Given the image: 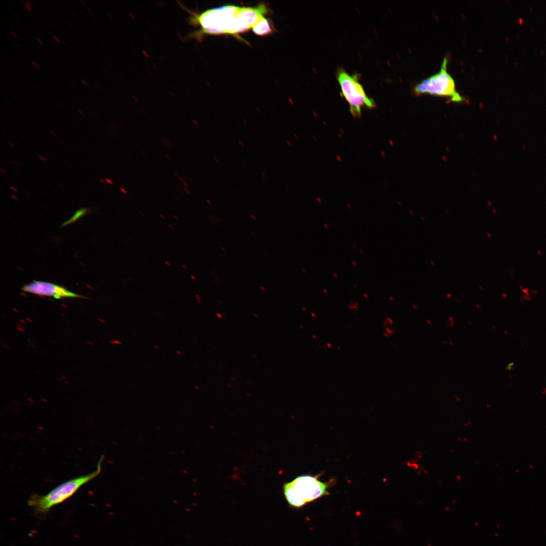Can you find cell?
Wrapping results in <instances>:
<instances>
[{
	"label": "cell",
	"instance_id": "1",
	"mask_svg": "<svg viewBox=\"0 0 546 546\" xmlns=\"http://www.w3.org/2000/svg\"><path fill=\"white\" fill-rule=\"evenodd\" d=\"M189 14L188 22L198 29L188 33L187 39L200 41L207 35L239 34L252 28L253 16L248 7L225 5L199 12L192 11L178 2Z\"/></svg>",
	"mask_w": 546,
	"mask_h": 546
},
{
	"label": "cell",
	"instance_id": "2",
	"mask_svg": "<svg viewBox=\"0 0 546 546\" xmlns=\"http://www.w3.org/2000/svg\"><path fill=\"white\" fill-rule=\"evenodd\" d=\"M102 461L103 457L99 461L96 470L89 474L65 481L46 494H32L28 500V505L38 513L48 512L53 507L70 498L84 484L97 477L101 471Z\"/></svg>",
	"mask_w": 546,
	"mask_h": 546
},
{
	"label": "cell",
	"instance_id": "3",
	"mask_svg": "<svg viewBox=\"0 0 546 546\" xmlns=\"http://www.w3.org/2000/svg\"><path fill=\"white\" fill-rule=\"evenodd\" d=\"M320 475L299 476L283 485L284 496L288 504L300 508L306 504L329 494L328 482L318 480Z\"/></svg>",
	"mask_w": 546,
	"mask_h": 546
},
{
	"label": "cell",
	"instance_id": "4",
	"mask_svg": "<svg viewBox=\"0 0 546 546\" xmlns=\"http://www.w3.org/2000/svg\"><path fill=\"white\" fill-rule=\"evenodd\" d=\"M447 58L445 57L440 70L416 84L413 89L414 93L417 95L427 94L446 97L452 102L464 101L465 98L457 90L454 80L447 71Z\"/></svg>",
	"mask_w": 546,
	"mask_h": 546
},
{
	"label": "cell",
	"instance_id": "5",
	"mask_svg": "<svg viewBox=\"0 0 546 546\" xmlns=\"http://www.w3.org/2000/svg\"><path fill=\"white\" fill-rule=\"evenodd\" d=\"M337 78L341 86V94L347 101L353 116L360 117L362 108L376 107L374 101L367 95L356 74L351 75L344 69H339Z\"/></svg>",
	"mask_w": 546,
	"mask_h": 546
},
{
	"label": "cell",
	"instance_id": "6",
	"mask_svg": "<svg viewBox=\"0 0 546 546\" xmlns=\"http://www.w3.org/2000/svg\"><path fill=\"white\" fill-rule=\"evenodd\" d=\"M21 290L34 294L53 297L56 299L63 298H85L72 292L65 288L50 282L33 281L23 286Z\"/></svg>",
	"mask_w": 546,
	"mask_h": 546
},
{
	"label": "cell",
	"instance_id": "7",
	"mask_svg": "<svg viewBox=\"0 0 546 546\" xmlns=\"http://www.w3.org/2000/svg\"><path fill=\"white\" fill-rule=\"evenodd\" d=\"M274 30L271 21L265 17L259 20L252 28L253 32L259 36L270 34Z\"/></svg>",
	"mask_w": 546,
	"mask_h": 546
},
{
	"label": "cell",
	"instance_id": "8",
	"mask_svg": "<svg viewBox=\"0 0 546 546\" xmlns=\"http://www.w3.org/2000/svg\"><path fill=\"white\" fill-rule=\"evenodd\" d=\"M31 5L30 2L27 1H26L25 2V8L28 11H29L30 12L31 11Z\"/></svg>",
	"mask_w": 546,
	"mask_h": 546
},
{
	"label": "cell",
	"instance_id": "9",
	"mask_svg": "<svg viewBox=\"0 0 546 546\" xmlns=\"http://www.w3.org/2000/svg\"><path fill=\"white\" fill-rule=\"evenodd\" d=\"M119 189H120V191H121V192H122V193H123V194H125V195H127V191H126V190L125 189H123V188H122V187H119Z\"/></svg>",
	"mask_w": 546,
	"mask_h": 546
},
{
	"label": "cell",
	"instance_id": "10",
	"mask_svg": "<svg viewBox=\"0 0 546 546\" xmlns=\"http://www.w3.org/2000/svg\"><path fill=\"white\" fill-rule=\"evenodd\" d=\"M238 143L242 147H245V145L243 141H242L241 140H239L238 141Z\"/></svg>",
	"mask_w": 546,
	"mask_h": 546
},
{
	"label": "cell",
	"instance_id": "11",
	"mask_svg": "<svg viewBox=\"0 0 546 546\" xmlns=\"http://www.w3.org/2000/svg\"><path fill=\"white\" fill-rule=\"evenodd\" d=\"M105 180H106V182L110 184V185H113L114 184L113 182L111 179H110L109 178H105Z\"/></svg>",
	"mask_w": 546,
	"mask_h": 546
},
{
	"label": "cell",
	"instance_id": "12",
	"mask_svg": "<svg viewBox=\"0 0 546 546\" xmlns=\"http://www.w3.org/2000/svg\"><path fill=\"white\" fill-rule=\"evenodd\" d=\"M213 160L217 163H220V160L216 157H213Z\"/></svg>",
	"mask_w": 546,
	"mask_h": 546
},
{
	"label": "cell",
	"instance_id": "13",
	"mask_svg": "<svg viewBox=\"0 0 546 546\" xmlns=\"http://www.w3.org/2000/svg\"><path fill=\"white\" fill-rule=\"evenodd\" d=\"M286 143L287 145L288 146H289V147H291V146H292V143H291V142H290V141H289V140H287L286 141Z\"/></svg>",
	"mask_w": 546,
	"mask_h": 546
},
{
	"label": "cell",
	"instance_id": "14",
	"mask_svg": "<svg viewBox=\"0 0 546 546\" xmlns=\"http://www.w3.org/2000/svg\"><path fill=\"white\" fill-rule=\"evenodd\" d=\"M81 82H82V83H83V84H84V85H85V86H87V83H86V81H85V79H84L82 78V79H81Z\"/></svg>",
	"mask_w": 546,
	"mask_h": 546
},
{
	"label": "cell",
	"instance_id": "15",
	"mask_svg": "<svg viewBox=\"0 0 546 546\" xmlns=\"http://www.w3.org/2000/svg\"><path fill=\"white\" fill-rule=\"evenodd\" d=\"M260 175H261V176H262V177H263V178H265V177H266V175H265V173H264V172H261L260 173Z\"/></svg>",
	"mask_w": 546,
	"mask_h": 546
},
{
	"label": "cell",
	"instance_id": "16",
	"mask_svg": "<svg viewBox=\"0 0 546 546\" xmlns=\"http://www.w3.org/2000/svg\"><path fill=\"white\" fill-rule=\"evenodd\" d=\"M193 122L195 125V126L197 127L199 126V123L195 120H193Z\"/></svg>",
	"mask_w": 546,
	"mask_h": 546
},
{
	"label": "cell",
	"instance_id": "17",
	"mask_svg": "<svg viewBox=\"0 0 546 546\" xmlns=\"http://www.w3.org/2000/svg\"><path fill=\"white\" fill-rule=\"evenodd\" d=\"M178 179H179V180L180 181H181V183H184V182L186 181V180H185V178H183V177H179V178H178Z\"/></svg>",
	"mask_w": 546,
	"mask_h": 546
},
{
	"label": "cell",
	"instance_id": "18",
	"mask_svg": "<svg viewBox=\"0 0 546 546\" xmlns=\"http://www.w3.org/2000/svg\"><path fill=\"white\" fill-rule=\"evenodd\" d=\"M184 190L188 194H191L190 191L187 188H185Z\"/></svg>",
	"mask_w": 546,
	"mask_h": 546
},
{
	"label": "cell",
	"instance_id": "19",
	"mask_svg": "<svg viewBox=\"0 0 546 546\" xmlns=\"http://www.w3.org/2000/svg\"><path fill=\"white\" fill-rule=\"evenodd\" d=\"M206 202H207V203H208V204L209 205H212V203L211 201L210 200H209V199H206Z\"/></svg>",
	"mask_w": 546,
	"mask_h": 546
},
{
	"label": "cell",
	"instance_id": "20",
	"mask_svg": "<svg viewBox=\"0 0 546 546\" xmlns=\"http://www.w3.org/2000/svg\"><path fill=\"white\" fill-rule=\"evenodd\" d=\"M196 298H197V301H198V303H200V298H199V295H196Z\"/></svg>",
	"mask_w": 546,
	"mask_h": 546
},
{
	"label": "cell",
	"instance_id": "21",
	"mask_svg": "<svg viewBox=\"0 0 546 546\" xmlns=\"http://www.w3.org/2000/svg\"><path fill=\"white\" fill-rule=\"evenodd\" d=\"M183 184H184V185H185V186H186V188H189V185H188V184L187 183V182L185 181V182L183 183Z\"/></svg>",
	"mask_w": 546,
	"mask_h": 546
},
{
	"label": "cell",
	"instance_id": "22",
	"mask_svg": "<svg viewBox=\"0 0 546 546\" xmlns=\"http://www.w3.org/2000/svg\"><path fill=\"white\" fill-rule=\"evenodd\" d=\"M53 37L57 42H60V40L56 36L54 35Z\"/></svg>",
	"mask_w": 546,
	"mask_h": 546
},
{
	"label": "cell",
	"instance_id": "23",
	"mask_svg": "<svg viewBox=\"0 0 546 546\" xmlns=\"http://www.w3.org/2000/svg\"><path fill=\"white\" fill-rule=\"evenodd\" d=\"M165 263L168 266H171V264L170 263V262L167 261H165Z\"/></svg>",
	"mask_w": 546,
	"mask_h": 546
},
{
	"label": "cell",
	"instance_id": "24",
	"mask_svg": "<svg viewBox=\"0 0 546 546\" xmlns=\"http://www.w3.org/2000/svg\"><path fill=\"white\" fill-rule=\"evenodd\" d=\"M32 64H33V65H34V66H35V67H37V68H38V66L37 64H36V63H35V62H34V61H32Z\"/></svg>",
	"mask_w": 546,
	"mask_h": 546
},
{
	"label": "cell",
	"instance_id": "25",
	"mask_svg": "<svg viewBox=\"0 0 546 546\" xmlns=\"http://www.w3.org/2000/svg\"><path fill=\"white\" fill-rule=\"evenodd\" d=\"M191 279H192V280H194V281H196V278H195V276H193V275H191Z\"/></svg>",
	"mask_w": 546,
	"mask_h": 546
},
{
	"label": "cell",
	"instance_id": "26",
	"mask_svg": "<svg viewBox=\"0 0 546 546\" xmlns=\"http://www.w3.org/2000/svg\"><path fill=\"white\" fill-rule=\"evenodd\" d=\"M159 215L163 219H166L165 217L162 214H160Z\"/></svg>",
	"mask_w": 546,
	"mask_h": 546
},
{
	"label": "cell",
	"instance_id": "27",
	"mask_svg": "<svg viewBox=\"0 0 546 546\" xmlns=\"http://www.w3.org/2000/svg\"><path fill=\"white\" fill-rule=\"evenodd\" d=\"M37 40L41 43V44L43 45V43L42 42V41H41V39H39V38H37Z\"/></svg>",
	"mask_w": 546,
	"mask_h": 546
},
{
	"label": "cell",
	"instance_id": "28",
	"mask_svg": "<svg viewBox=\"0 0 546 546\" xmlns=\"http://www.w3.org/2000/svg\"><path fill=\"white\" fill-rule=\"evenodd\" d=\"M250 216H251V217L252 218V219H256V217H255V215H253V214H251V215Z\"/></svg>",
	"mask_w": 546,
	"mask_h": 546
},
{
	"label": "cell",
	"instance_id": "29",
	"mask_svg": "<svg viewBox=\"0 0 546 546\" xmlns=\"http://www.w3.org/2000/svg\"><path fill=\"white\" fill-rule=\"evenodd\" d=\"M10 32H11V33L12 34H13V35H14V36H15V37H17V35H16V34H15V33H14V32H13V31H10Z\"/></svg>",
	"mask_w": 546,
	"mask_h": 546
},
{
	"label": "cell",
	"instance_id": "30",
	"mask_svg": "<svg viewBox=\"0 0 546 546\" xmlns=\"http://www.w3.org/2000/svg\"><path fill=\"white\" fill-rule=\"evenodd\" d=\"M168 227H169V228H170V229H171V230H173V229H174V228H173V227H172V226H171V225L170 224H168Z\"/></svg>",
	"mask_w": 546,
	"mask_h": 546
},
{
	"label": "cell",
	"instance_id": "31",
	"mask_svg": "<svg viewBox=\"0 0 546 546\" xmlns=\"http://www.w3.org/2000/svg\"><path fill=\"white\" fill-rule=\"evenodd\" d=\"M181 266H183V267L184 268H185V269H187V266H185V265L184 264H182V265H181Z\"/></svg>",
	"mask_w": 546,
	"mask_h": 546
},
{
	"label": "cell",
	"instance_id": "32",
	"mask_svg": "<svg viewBox=\"0 0 546 546\" xmlns=\"http://www.w3.org/2000/svg\"><path fill=\"white\" fill-rule=\"evenodd\" d=\"M173 216H174V218H175L176 219L178 220H179V218L178 217H177L175 215H174Z\"/></svg>",
	"mask_w": 546,
	"mask_h": 546
},
{
	"label": "cell",
	"instance_id": "33",
	"mask_svg": "<svg viewBox=\"0 0 546 546\" xmlns=\"http://www.w3.org/2000/svg\"><path fill=\"white\" fill-rule=\"evenodd\" d=\"M165 155L167 157L168 159H170V157H169L167 154H165Z\"/></svg>",
	"mask_w": 546,
	"mask_h": 546
},
{
	"label": "cell",
	"instance_id": "34",
	"mask_svg": "<svg viewBox=\"0 0 546 546\" xmlns=\"http://www.w3.org/2000/svg\"><path fill=\"white\" fill-rule=\"evenodd\" d=\"M100 180L102 181L103 183L105 184V181L102 179H101Z\"/></svg>",
	"mask_w": 546,
	"mask_h": 546
},
{
	"label": "cell",
	"instance_id": "35",
	"mask_svg": "<svg viewBox=\"0 0 546 546\" xmlns=\"http://www.w3.org/2000/svg\"><path fill=\"white\" fill-rule=\"evenodd\" d=\"M293 135L294 136V137H297V135H296V134L295 133H294Z\"/></svg>",
	"mask_w": 546,
	"mask_h": 546
},
{
	"label": "cell",
	"instance_id": "36",
	"mask_svg": "<svg viewBox=\"0 0 546 546\" xmlns=\"http://www.w3.org/2000/svg\"><path fill=\"white\" fill-rule=\"evenodd\" d=\"M140 214H141V215H143V216H145L144 215H143L144 214H143V213H141V212H140Z\"/></svg>",
	"mask_w": 546,
	"mask_h": 546
}]
</instances>
